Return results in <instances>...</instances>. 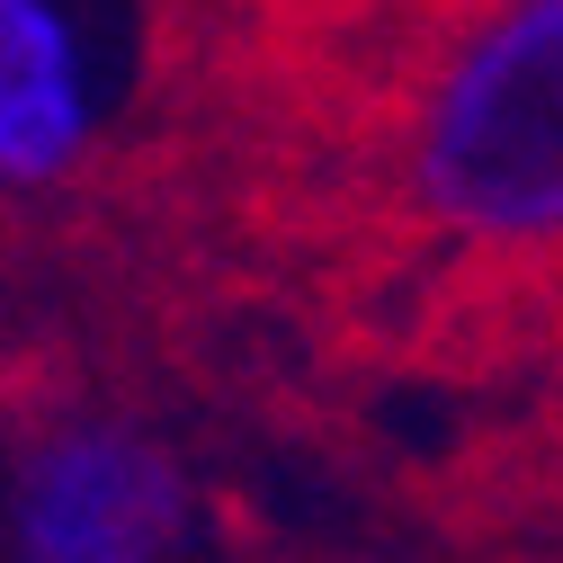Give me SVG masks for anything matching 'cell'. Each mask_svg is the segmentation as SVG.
Segmentation results:
<instances>
[{
    "label": "cell",
    "instance_id": "6da1fadb",
    "mask_svg": "<svg viewBox=\"0 0 563 563\" xmlns=\"http://www.w3.org/2000/svg\"><path fill=\"white\" fill-rule=\"evenodd\" d=\"M402 170L465 242H563V0H465L420 63Z\"/></svg>",
    "mask_w": 563,
    "mask_h": 563
},
{
    "label": "cell",
    "instance_id": "7a4b0ae2",
    "mask_svg": "<svg viewBox=\"0 0 563 563\" xmlns=\"http://www.w3.org/2000/svg\"><path fill=\"white\" fill-rule=\"evenodd\" d=\"M179 465L125 420H73L19 456V563H162L179 545Z\"/></svg>",
    "mask_w": 563,
    "mask_h": 563
},
{
    "label": "cell",
    "instance_id": "3957f363",
    "mask_svg": "<svg viewBox=\"0 0 563 563\" xmlns=\"http://www.w3.org/2000/svg\"><path fill=\"white\" fill-rule=\"evenodd\" d=\"M125 81V0H0V188L73 179Z\"/></svg>",
    "mask_w": 563,
    "mask_h": 563
}]
</instances>
